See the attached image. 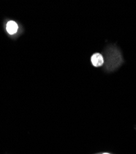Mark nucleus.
<instances>
[{
  "label": "nucleus",
  "mask_w": 136,
  "mask_h": 154,
  "mask_svg": "<svg viewBox=\"0 0 136 154\" xmlns=\"http://www.w3.org/2000/svg\"><path fill=\"white\" fill-rule=\"evenodd\" d=\"M103 154H109V153H103Z\"/></svg>",
  "instance_id": "obj_4"
},
{
  "label": "nucleus",
  "mask_w": 136,
  "mask_h": 154,
  "mask_svg": "<svg viewBox=\"0 0 136 154\" xmlns=\"http://www.w3.org/2000/svg\"><path fill=\"white\" fill-rule=\"evenodd\" d=\"M6 30L9 34L13 35L17 32L18 30V25L14 21H9L6 25Z\"/></svg>",
  "instance_id": "obj_3"
},
{
  "label": "nucleus",
  "mask_w": 136,
  "mask_h": 154,
  "mask_svg": "<svg viewBox=\"0 0 136 154\" xmlns=\"http://www.w3.org/2000/svg\"><path fill=\"white\" fill-rule=\"evenodd\" d=\"M104 70L107 72L115 71L123 62V59L120 50L115 45L108 46L104 51L103 55Z\"/></svg>",
  "instance_id": "obj_1"
},
{
  "label": "nucleus",
  "mask_w": 136,
  "mask_h": 154,
  "mask_svg": "<svg viewBox=\"0 0 136 154\" xmlns=\"http://www.w3.org/2000/svg\"><path fill=\"white\" fill-rule=\"evenodd\" d=\"M91 61L92 64L96 67L103 66L104 63L103 55L101 54L100 53L94 54L91 56Z\"/></svg>",
  "instance_id": "obj_2"
}]
</instances>
